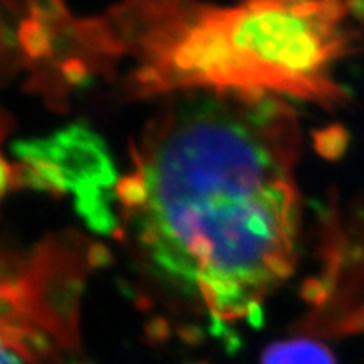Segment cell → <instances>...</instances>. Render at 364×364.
<instances>
[{
	"mask_svg": "<svg viewBox=\"0 0 364 364\" xmlns=\"http://www.w3.org/2000/svg\"><path fill=\"white\" fill-rule=\"evenodd\" d=\"M262 364H338L327 346L311 338L277 341L262 354Z\"/></svg>",
	"mask_w": 364,
	"mask_h": 364,
	"instance_id": "cell-3",
	"label": "cell"
},
{
	"mask_svg": "<svg viewBox=\"0 0 364 364\" xmlns=\"http://www.w3.org/2000/svg\"><path fill=\"white\" fill-rule=\"evenodd\" d=\"M356 0H127L107 16L46 34L44 85L107 76L134 97L263 95L336 107Z\"/></svg>",
	"mask_w": 364,
	"mask_h": 364,
	"instance_id": "cell-2",
	"label": "cell"
},
{
	"mask_svg": "<svg viewBox=\"0 0 364 364\" xmlns=\"http://www.w3.org/2000/svg\"><path fill=\"white\" fill-rule=\"evenodd\" d=\"M0 364H29L2 334H0Z\"/></svg>",
	"mask_w": 364,
	"mask_h": 364,
	"instance_id": "cell-4",
	"label": "cell"
},
{
	"mask_svg": "<svg viewBox=\"0 0 364 364\" xmlns=\"http://www.w3.org/2000/svg\"><path fill=\"white\" fill-rule=\"evenodd\" d=\"M299 120L284 98L172 97L118 186L149 270L220 324L253 322L297 258Z\"/></svg>",
	"mask_w": 364,
	"mask_h": 364,
	"instance_id": "cell-1",
	"label": "cell"
}]
</instances>
